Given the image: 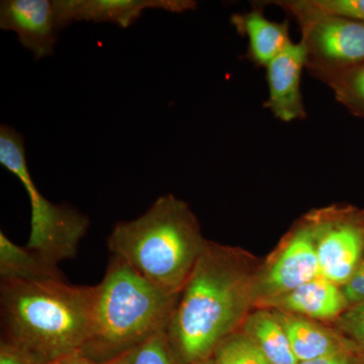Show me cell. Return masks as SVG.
Wrapping results in <instances>:
<instances>
[{
  "mask_svg": "<svg viewBox=\"0 0 364 364\" xmlns=\"http://www.w3.org/2000/svg\"><path fill=\"white\" fill-rule=\"evenodd\" d=\"M254 284L240 254L208 242L166 330L182 364L212 358L225 339L241 329L254 304Z\"/></svg>",
  "mask_w": 364,
  "mask_h": 364,
  "instance_id": "1",
  "label": "cell"
},
{
  "mask_svg": "<svg viewBox=\"0 0 364 364\" xmlns=\"http://www.w3.org/2000/svg\"><path fill=\"white\" fill-rule=\"evenodd\" d=\"M95 286L64 279L1 280L2 343L35 364L81 353L90 338Z\"/></svg>",
  "mask_w": 364,
  "mask_h": 364,
  "instance_id": "2",
  "label": "cell"
},
{
  "mask_svg": "<svg viewBox=\"0 0 364 364\" xmlns=\"http://www.w3.org/2000/svg\"><path fill=\"white\" fill-rule=\"evenodd\" d=\"M107 242L112 256L178 296L208 241L188 203L165 195L140 217L117 223Z\"/></svg>",
  "mask_w": 364,
  "mask_h": 364,
  "instance_id": "3",
  "label": "cell"
},
{
  "mask_svg": "<svg viewBox=\"0 0 364 364\" xmlns=\"http://www.w3.org/2000/svg\"><path fill=\"white\" fill-rule=\"evenodd\" d=\"M177 298L112 256L104 279L95 286L90 338L81 353L111 360L166 331Z\"/></svg>",
  "mask_w": 364,
  "mask_h": 364,
  "instance_id": "4",
  "label": "cell"
},
{
  "mask_svg": "<svg viewBox=\"0 0 364 364\" xmlns=\"http://www.w3.org/2000/svg\"><path fill=\"white\" fill-rule=\"evenodd\" d=\"M0 164L18 177L31 203V231L26 247L59 265L77 254L90 220L74 208L56 205L40 193L26 159L25 140L13 127H0Z\"/></svg>",
  "mask_w": 364,
  "mask_h": 364,
  "instance_id": "5",
  "label": "cell"
},
{
  "mask_svg": "<svg viewBox=\"0 0 364 364\" xmlns=\"http://www.w3.org/2000/svg\"><path fill=\"white\" fill-rule=\"evenodd\" d=\"M270 4L282 7L299 23L309 73L339 70L363 63L364 23L322 11L312 0H280Z\"/></svg>",
  "mask_w": 364,
  "mask_h": 364,
  "instance_id": "6",
  "label": "cell"
},
{
  "mask_svg": "<svg viewBox=\"0 0 364 364\" xmlns=\"http://www.w3.org/2000/svg\"><path fill=\"white\" fill-rule=\"evenodd\" d=\"M316 234L321 277L344 287L364 252V220L349 208H328L308 215Z\"/></svg>",
  "mask_w": 364,
  "mask_h": 364,
  "instance_id": "7",
  "label": "cell"
},
{
  "mask_svg": "<svg viewBox=\"0 0 364 364\" xmlns=\"http://www.w3.org/2000/svg\"><path fill=\"white\" fill-rule=\"evenodd\" d=\"M321 277L310 217L291 234L265 272L255 279L254 304L260 308Z\"/></svg>",
  "mask_w": 364,
  "mask_h": 364,
  "instance_id": "8",
  "label": "cell"
},
{
  "mask_svg": "<svg viewBox=\"0 0 364 364\" xmlns=\"http://www.w3.org/2000/svg\"><path fill=\"white\" fill-rule=\"evenodd\" d=\"M0 28L18 35L36 60L54 53L62 28L55 0H2Z\"/></svg>",
  "mask_w": 364,
  "mask_h": 364,
  "instance_id": "9",
  "label": "cell"
},
{
  "mask_svg": "<svg viewBox=\"0 0 364 364\" xmlns=\"http://www.w3.org/2000/svg\"><path fill=\"white\" fill-rule=\"evenodd\" d=\"M62 28L75 21L111 23L127 28L146 9L184 13L198 6L191 0H55Z\"/></svg>",
  "mask_w": 364,
  "mask_h": 364,
  "instance_id": "10",
  "label": "cell"
},
{
  "mask_svg": "<svg viewBox=\"0 0 364 364\" xmlns=\"http://www.w3.org/2000/svg\"><path fill=\"white\" fill-rule=\"evenodd\" d=\"M306 65L305 46L289 43L267 69L268 98L265 109L284 123L305 119L306 112L301 91V73Z\"/></svg>",
  "mask_w": 364,
  "mask_h": 364,
  "instance_id": "11",
  "label": "cell"
},
{
  "mask_svg": "<svg viewBox=\"0 0 364 364\" xmlns=\"http://www.w3.org/2000/svg\"><path fill=\"white\" fill-rule=\"evenodd\" d=\"M272 311L282 323L299 363L360 349L337 330L329 329L318 321L282 311Z\"/></svg>",
  "mask_w": 364,
  "mask_h": 364,
  "instance_id": "12",
  "label": "cell"
},
{
  "mask_svg": "<svg viewBox=\"0 0 364 364\" xmlns=\"http://www.w3.org/2000/svg\"><path fill=\"white\" fill-rule=\"evenodd\" d=\"M349 306L342 287L320 277L262 308L294 314L314 321L334 322Z\"/></svg>",
  "mask_w": 364,
  "mask_h": 364,
  "instance_id": "13",
  "label": "cell"
},
{
  "mask_svg": "<svg viewBox=\"0 0 364 364\" xmlns=\"http://www.w3.org/2000/svg\"><path fill=\"white\" fill-rule=\"evenodd\" d=\"M263 4H253L248 13L235 14L231 23L237 32L247 37V58L256 67H267L284 51L289 43V23L268 20L263 14Z\"/></svg>",
  "mask_w": 364,
  "mask_h": 364,
  "instance_id": "14",
  "label": "cell"
},
{
  "mask_svg": "<svg viewBox=\"0 0 364 364\" xmlns=\"http://www.w3.org/2000/svg\"><path fill=\"white\" fill-rule=\"evenodd\" d=\"M0 277L1 280L64 279L58 265L26 246L16 245L4 232H0Z\"/></svg>",
  "mask_w": 364,
  "mask_h": 364,
  "instance_id": "15",
  "label": "cell"
},
{
  "mask_svg": "<svg viewBox=\"0 0 364 364\" xmlns=\"http://www.w3.org/2000/svg\"><path fill=\"white\" fill-rule=\"evenodd\" d=\"M241 330L255 341L272 364H298L291 342L272 309L249 314Z\"/></svg>",
  "mask_w": 364,
  "mask_h": 364,
  "instance_id": "16",
  "label": "cell"
},
{
  "mask_svg": "<svg viewBox=\"0 0 364 364\" xmlns=\"http://www.w3.org/2000/svg\"><path fill=\"white\" fill-rule=\"evenodd\" d=\"M334 93L339 104L355 117H364V62L339 69L311 74Z\"/></svg>",
  "mask_w": 364,
  "mask_h": 364,
  "instance_id": "17",
  "label": "cell"
},
{
  "mask_svg": "<svg viewBox=\"0 0 364 364\" xmlns=\"http://www.w3.org/2000/svg\"><path fill=\"white\" fill-rule=\"evenodd\" d=\"M212 358L215 364H272L255 341L241 329L225 339Z\"/></svg>",
  "mask_w": 364,
  "mask_h": 364,
  "instance_id": "18",
  "label": "cell"
},
{
  "mask_svg": "<svg viewBox=\"0 0 364 364\" xmlns=\"http://www.w3.org/2000/svg\"><path fill=\"white\" fill-rule=\"evenodd\" d=\"M122 364H182L166 331L157 333L122 355Z\"/></svg>",
  "mask_w": 364,
  "mask_h": 364,
  "instance_id": "19",
  "label": "cell"
},
{
  "mask_svg": "<svg viewBox=\"0 0 364 364\" xmlns=\"http://www.w3.org/2000/svg\"><path fill=\"white\" fill-rule=\"evenodd\" d=\"M334 324L335 330L364 351V301L349 306Z\"/></svg>",
  "mask_w": 364,
  "mask_h": 364,
  "instance_id": "20",
  "label": "cell"
},
{
  "mask_svg": "<svg viewBox=\"0 0 364 364\" xmlns=\"http://www.w3.org/2000/svg\"><path fill=\"white\" fill-rule=\"evenodd\" d=\"M322 11L364 23V0H312Z\"/></svg>",
  "mask_w": 364,
  "mask_h": 364,
  "instance_id": "21",
  "label": "cell"
},
{
  "mask_svg": "<svg viewBox=\"0 0 364 364\" xmlns=\"http://www.w3.org/2000/svg\"><path fill=\"white\" fill-rule=\"evenodd\" d=\"M342 289L349 305H356L364 301V252L355 272L350 280L342 287Z\"/></svg>",
  "mask_w": 364,
  "mask_h": 364,
  "instance_id": "22",
  "label": "cell"
},
{
  "mask_svg": "<svg viewBox=\"0 0 364 364\" xmlns=\"http://www.w3.org/2000/svg\"><path fill=\"white\" fill-rule=\"evenodd\" d=\"M298 364H363V350L356 349V350L343 352L329 358L303 361Z\"/></svg>",
  "mask_w": 364,
  "mask_h": 364,
  "instance_id": "23",
  "label": "cell"
},
{
  "mask_svg": "<svg viewBox=\"0 0 364 364\" xmlns=\"http://www.w3.org/2000/svg\"><path fill=\"white\" fill-rule=\"evenodd\" d=\"M0 364H35L18 349L6 343L0 346Z\"/></svg>",
  "mask_w": 364,
  "mask_h": 364,
  "instance_id": "24",
  "label": "cell"
},
{
  "mask_svg": "<svg viewBox=\"0 0 364 364\" xmlns=\"http://www.w3.org/2000/svg\"><path fill=\"white\" fill-rule=\"evenodd\" d=\"M52 364H122V355L111 360L98 361L87 358L85 354L76 353Z\"/></svg>",
  "mask_w": 364,
  "mask_h": 364,
  "instance_id": "25",
  "label": "cell"
},
{
  "mask_svg": "<svg viewBox=\"0 0 364 364\" xmlns=\"http://www.w3.org/2000/svg\"><path fill=\"white\" fill-rule=\"evenodd\" d=\"M196 364H215L214 360H213V358H208L205 359V360L200 361V363H196Z\"/></svg>",
  "mask_w": 364,
  "mask_h": 364,
  "instance_id": "26",
  "label": "cell"
},
{
  "mask_svg": "<svg viewBox=\"0 0 364 364\" xmlns=\"http://www.w3.org/2000/svg\"><path fill=\"white\" fill-rule=\"evenodd\" d=\"M363 364H364V351H363Z\"/></svg>",
  "mask_w": 364,
  "mask_h": 364,
  "instance_id": "27",
  "label": "cell"
},
{
  "mask_svg": "<svg viewBox=\"0 0 364 364\" xmlns=\"http://www.w3.org/2000/svg\"><path fill=\"white\" fill-rule=\"evenodd\" d=\"M361 217H363V219L364 220V212H361Z\"/></svg>",
  "mask_w": 364,
  "mask_h": 364,
  "instance_id": "28",
  "label": "cell"
}]
</instances>
